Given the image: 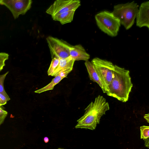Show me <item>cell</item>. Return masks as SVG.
Segmentation results:
<instances>
[{
    "instance_id": "15",
    "label": "cell",
    "mask_w": 149,
    "mask_h": 149,
    "mask_svg": "<svg viewBox=\"0 0 149 149\" xmlns=\"http://www.w3.org/2000/svg\"><path fill=\"white\" fill-rule=\"evenodd\" d=\"M59 59L56 57L52 58L49 68L47 71L48 75L52 76L59 65Z\"/></svg>"
},
{
    "instance_id": "2",
    "label": "cell",
    "mask_w": 149,
    "mask_h": 149,
    "mask_svg": "<svg viewBox=\"0 0 149 149\" xmlns=\"http://www.w3.org/2000/svg\"><path fill=\"white\" fill-rule=\"evenodd\" d=\"M109 109V105L106 99L99 95L85 109L84 114L77 120L75 128L94 130L97 124L99 123L101 117Z\"/></svg>"
},
{
    "instance_id": "12",
    "label": "cell",
    "mask_w": 149,
    "mask_h": 149,
    "mask_svg": "<svg viewBox=\"0 0 149 149\" xmlns=\"http://www.w3.org/2000/svg\"><path fill=\"white\" fill-rule=\"evenodd\" d=\"M75 61L70 56L66 58L59 59V65L52 76L55 77L65 71H71Z\"/></svg>"
},
{
    "instance_id": "13",
    "label": "cell",
    "mask_w": 149,
    "mask_h": 149,
    "mask_svg": "<svg viewBox=\"0 0 149 149\" xmlns=\"http://www.w3.org/2000/svg\"><path fill=\"white\" fill-rule=\"evenodd\" d=\"M70 72L65 71L60 73L58 75L55 76L49 84L44 87L35 91V93H40L42 92L53 89L55 85L58 84L63 78L66 77Z\"/></svg>"
},
{
    "instance_id": "22",
    "label": "cell",
    "mask_w": 149,
    "mask_h": 149,
    "mask_svg": "<svg viewBox=\"0 0 149 149\" xmlns=\"http://www.w3.org/2000/svg\"><path fill=\"white\" fill-rule=\"evenodd\" d=\"M144 118L149 123V113L146 114L144 116Z\"/></svg>"
},
{
    "instance_id": "9",
    "label": "cell",
    "mask_w": 149,
    "mask_h": 149,
    "mask_svg": "<svg viewBox=\"0 0 149 149\" xmlns=\"http://www.w3.org/2000/svg\"><path fill=\"white\" fill-rule=\"evenodd\" d=\"M149 2L142 3L136 16V25L139 27L146 26L149 28Z\"/></svg>"
},
{
    "instance_id": "17",
    "label": "cell",
    "mask_w": 149,
    "mask_h": 149,
    "mask_svg": "<svg viewBox=\"0 0 149 149\" xmlns=\"http://www.w3.org/2000/svg\"><path fill=\"white\" fill-rule=\"evenodd\" d=\"M8 54L5 52L0 53V72L5 65V62L8 59Z\"/></svg>"
},
{
    "instance_id": "18",
    "label": "cell",
    "mask_w": 149,
    "mask_h": 149,
    "mask_svg": "<svg viewBox=\"0 0 149 149\" xmlns=\"http://www.w3.org/2000/svg\"><path fill=\"white\" fill-rule=\"evenodd\" d=\"M141 130V138L143 140L149 138V127L143 126L140 127Z\"/></svg>"
},
{
    "instance_id": "8",
    "label": "cell",
    "mask_w": 149,
    "mask_h": 149,
    "mask_svg": "<svg viewBox=\"0 0 149 149\" xmlns=\"http://www.w3.org/2000/svg\"><path fill=\"white\" fill-rule=\"evenodd\" d=\"M32 2L31 0H0V4L9 9L15 19L24 15L31 8Z\"/></svg>"
},
{
    "instance_id": "4",
    "label": "cell",
    "mask_w": 149,
    "mask_h": 149,
    "mask_svg": "<svg viewBox=\"0 0 149 149\" xmlns=\"http://www.w3.org/2000/svg\"><path fill=\"white\" fill-rule=\"evenodd\" d=\"M95 18L98 27L102 31L112 37L117 35L120 24L112 13L103 11L97 14Z\"/></svg>"
},
{
    "instance_id": "5",
    "label": "cell",
    "mask_w": 149,
    "mask_h": 149,
    "mask_svg": "<svg viewBox=\"0 0 149 149\" xmlns=\"http://www.w3.org/2000/svg\"><path fill=\"white\" fill-rule=\"evenodd\" d=\"M91 62L108 91V86L114 76L115 65L110 61L98 58H94Z\"/></svg>"
},
{
    "instance_id": "16",
    "label": "cell",
    "mask_w": 149,
    "mask_h": 149,
    "mask_svg": "<svg viewBox=\"0 0 149 149\" xmlns=\"http://www.w3.org/2000/svg\"><path fill=\"white\" fill-rule=\"evenodd\" d=\"M8 72H7L3 74L0 75V93L4 95L8 99H10L9 97L6 93L4 86V81Z\"/></svg>"
},
{
    "instance_id": "11",
    "label": "cell",
    "mask_w": 149,
    "mask_h": 149,
    "mask_svg": "<svg viewBox=\"0 0 149 149\" xmlns=\"http://www.w3.org/2000/svg\"><path fill=\"white\" fill-rule=\"evenodd\" d=\"M85 64L90 79L93 82L96 83L101 87L104 93H106L107 91V89L96 72L91 62L88 61H86Z\"/></svg>"
},
{
    "instance_id": "19",
    "label": "cell",
    "mask_w": 149,
    "mask_h": 149,
    "mask_svg": "<svg viewBox=\"0 0 149 149\" xmlns=\"http://www.w3.org/2000/svg\"><path fill=\"white\" fill-rule=\"evenodd\" d=\"M4 108L3 106H0V126L3 123L8 114Z\"/></svg>"
},
{
    "instance_id": "6",
    "label": "cell",
    "mask_w": 149,
    "mask_h": 149,
    "mask_svg": "<svg viewBox=\"0 0 149 149\" xmlns=\"http://www.w3.org/2000/svg\"><path fill=\"white\" fill-rule=\"evenodd\" d=\"M52 58H65L70 56L69 50L71 45L66 42L51 36L46 38Z\"/></svg>"
},
{
    "instance_id": "21",
    "label": "cell",
    "mask_w": 149,
    "mask_h": 149,
    "mask_svg": "<svg viewBox=\"0 0 149 149\" xmlns=\"http://www.w3.org/2000/svg\"><path fill=\"white\" fill-rule=\"evenodd\" d=\"M145 142V146L148 148H149V139L148 138L143 140Z\"/></svg>"
},
{
    "instance_id": "23",
    "label": "cell",
    "mask_w": 149,
    "mask_h": 149,
    "mask_svg": "<svg viewBox=\"0 0 149 149\" xmlns=\"http://www.w3.org/2000/svg\"><path fill=\"white\" fill-rule=\"evenodd\" d=\"M45 143H47L49 141V139L46 136L43 139Z\"/></svg>"
},
{
    "instance_id": "3",
    "label": "cell",
    "mask_w": 149,
    "mask_h": 149,
    "mask_svg": "<svg viewBox=\"0 0 149 149\" xmlns=\"http://www.w3.org/2000/svg\"><path fill=\"white\" fill-rule=\"evenodd\" d=\"M139 6L134 1L114 6L112 13L119 20L120 24L128 30L134 24L139 11Z\"/></svg>"
},
{
    "instance_id": "20",
    "label": "cell",
    "mask_w": 149,
    "mask_h": 149,
    "mask_svg": "<svg viewBox=\"0 0 149 149\" xmlns=\"http://www.w3.org/2000/svg\"><path fill=\"white\" fill-rule=\"evenodd\" d=\"M10 100L4 95L0 93V106H3L6 104Z\"/></svg>"
},
{
    "instance_id": "24",
    "label": "cell",
    "mask_w": 149,
    "mask_h": 149,
    "mask_svg": "<svg viewBox=\"0 0 149 149\" xmlns=\"http://www.w3.org/2000/svg\"><path fill=\"white\" fill-rule=\"evenodd\" d=\"M58 149H64L59 148H58Z\"/></svg>"
},
{
    "instance_id": "7",
    "label": "cell",
    "mask_w": 149,
    "mask_h": 149,
    "mask_svg": "<svg viewBox=\"0 0 149 149\" xmlns=\"http://www.w3.org/2000/svg\"><path fill=\"white\" fill-rule=\"evenodd\" d=\"M80 5V0H57L47 9L46 12L52 17L68 11H75Z\"/></svg>"
},
{
    "instance_id": "1",
    "label": "cell",
    "mask_w": 149,
    "mask_h": 149,
    "mask_svg": "<svg viewBox=\"0 0 149 149\" xmlns=\"http://www.w3.org/2000/svg\"><path fill=\"white\" fill-rule=\"evenodd\" d=\"M130 73L129 70L115 65L114 76L108 86L107 95L123 102H127L133 87Z\"/></svg>"
},
{
    "instance_id": "14",
    "label": "cell",
    "mask_w": 149,
    "mask_h": 149,
    "mask_svg": "<svg viewBox=\"0 0 149 149\" xmlns=\"http://www.w3.org/2000/svg\"><path fill=\"white\" fill-rule=\"evenodd\" d=\"M75 11L74 10L68 11L55 15L52 17L54 20L58 21L62 24H64L72 22Z\"/></svg>"
},
{
    "instance_id": "10",
    "label": "cell",
    "mask_w": 149,
    "mask_h": 149,
    "mask_svg": "<svg viewBox=\"0 0 149 149\" xmlns=\"http://www.w3.org/2000/svg\"><path fill=\"white\" fill-rule=\"evenodd\" d=\"M70 56L75 61H88L90 55L80 44L71 46L69 50Z\"/></svg>"
}]
</instances>
